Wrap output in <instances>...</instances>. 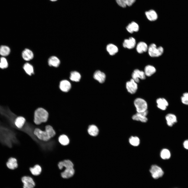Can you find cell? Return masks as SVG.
<instances>
[{"label":"cell","mask_w":188,"mask_h":188,"mask_svg":"<svg viewBox=\"0 0 188 188\" xmlns=\"http://www.w3.org/2000/svg\"><path fill=\"white\" fill-rule=\"evenodd\" d=\"M48 113L47 111L42 108H39L34 113V122L37 125L46 122L48 119Z\"/></svg>","instance_id":"6da1fadb"},{"label":"cell","mask_w":188,"mask_h":188,"mask_svg":"<svg viewBox=\"0 0 188 188\" xmlns=\"http://www.w3.org/2000/svg\"><path fill=\"white\" fill-rule=\"evenodd\" d=\"M148 52L149 56L152 57H157L161 55L163 52V48L160 46L157 47L154 43L150 44L148 47Z\"/></svg>","instance_id":"7a4b0ae2"},{"label":"cell","mask_w":188,"mask_h":188,"mask_svg":"<svg viewBox=\"0 0 188 188\" xmlns=\"http://www.w3.org/2000/svg\"><path fill=\"white\" fill-rule=\"evenodd\" d=\"M134 104L138 113H141L147 110L148 104L144 99L138 98L136 99L134 101Z\"/></svg>","instance_id":"3957f363"},{"label":"cell","mask_w":188,"mask_h":188,"mask_svg":"<svg viewBox=\"0 0 188 188\" xmlns=\"http://www.w3.org/2000/svg\"><path fill=\"white\" fill-rule=\"evenodd\" d=\"M33 133L38 139L43 141H48L51 138L47 131H43L38 128L34 130Z\"/></svg>","instance_id":"277c9868"},{"label":"cell","mask_w":188,"mask_h":188,"mask_svg":"<svg viewBox=\"0 0 188 188\" xmlns=\"http://www.w3.org/2000/svg\"><path fill=\"white\" fill-rule=\"evenodd\" d=\"M152 177L154 179H157L162 177L164 172L161 168L156 165H153L151 166L150 170Z\"/></svg>","instance_id":"5b68a950"},{"label":"cell","mask_w":188,"mask_h":188,"mask_svg":"<svg viewBox=\"0 0 188 188\" xmlns=\"http://www.w3.org/2000/svg\"><path fill=\"white\" fill-rule=\"evenodd\" d=\"M144 72L138 69L134 70L132 74V79L137 83L139 82V79L144 80L146 78Z\"/></svg>","instance_id":"8992f818"},{"label":"cell","mask_w":188,"mask_h":188,"mask_svg":"<svg viewBox=\"0 0 188 188\" xmlns=\"http://www.w3.org/2000/svg\"><path fill=\"white\" fill-rule=\"evenodd\" d=\"M126 87L128 92L131 94L135 93L138 89L137 83L132 79L126 83Z\"/></svg>","instance_id":"52a82bcc"},{"label":"cell","mask_w":188,"mask_h":188,"mask_svg":"<svg viewBox=\"0 0 188 188\" xmlns=\"http://www.w3.org/2000/svg\"><path fill=\"white\" fill-rule=\"evenodd\" d=\"M148 113L147 110L143 112H137L132 116V118L134 120L139 121L143 122H146L148 120L146 117Z\"/></svg>","instance_id":"ba28073f"},{"label":"cell","mask_w":188,"mask_h":188,"mask_svg":"<svg viewBox=\"0 0 188 188\" xmlns=\"http://www.w3.org/2000/svg\"><path fill=\"white\" fill-rule=\"evenodd\" d=\"M26 121L25 119L22 116H19L16 118L12 123L13 126L15 128L19 130L22 129Z\"/></svg>","instance_id":"9c48e42d"},{"label":"cell","mask_w":188,"mask_h":188,"mask_svg":"<svg viewBox=\"0 0 188 188\" xmlns=\"http://www.w3.org/2000/svg\"><path fill=\"white\" fill-rule=\"evenodd\" d=\"M22 181L24 184V188H33L35 183L33 179L28 176H24L22 178Z\"/></svg>","instance_id":"30bf717a"},{"label":"cell","mask_w":188,"mask_h":188,"mask_svg":"<svg viewBox=\"0 0 188 188\" xmlns=\"http://www.w3.org/2000/svg\"><path fill=\"white\" fill-rule=\"evenodd\" d=\"M136 44V40L135 38L131 37L128 39H125L124 40L123 46L124 48L131 49L135 47Z\"/></svg>","instance_id":"8fae6325"},{"label":"cell","mask_w":188,"mask_h":188,"mask_svg":"<svg viewBox=\"0 0 188 188\" xmlns=\"http://www.w3.org/2000/svg\"><path fill=\"white\" fill-rule=\"evenodd\" d=\"M157 107L160 109L164 110L168 105L167 100L164 98H159L156 100Z\"/></svg>","instance_id":"7c38bea8"},{"label":"cell","mask_w":188,"mask_h":188,"mask_svg":"<svg viewBox=\"0 0 188 188\" xmlns=\"http://www.w3.org/2000/svg\"><path fill=\"white\" fill-rule=\"evenodd\" d=\"M165 119L167 125L170 127L172 126L177 122V119L176 116L171 113L167 114L165 116Z\"/></svg>","instance_id":"4fadbf2b"},{"label":"cell","mask_w":188,"mask_h":188,"mask_svg":"<svg viewBox=\"0 0 188 188\" xmlns=\"http://www.w3.org/2000/svg\"><path fill=\"white\" fill-rule=\"evenodd\" d=\"M22 57L23 59L27 61L32 60L34 57L33 52L28 49H25L22 52Z\"/></svg>","instance_id":"5bb4252c"},{"label":"cell","mask_w":188,"mask_h":188,"mask_svg":"<svg viewBox=\"0 0 188 188\" xmlns=\"http://www.w3.org/2000/svg\"><path fill=\"white\" fill-rule=\"evenodd\" d=\"M48 63L50 66L57 67H58L60 65V61L57 57L53 56L49 58Z\"/></svg>","instance_id":"9a60e30c"},{"label":"cell","mask_w":188,"mask_h":188,"mask_svg":"<svg viewBox=\"0 0 188 188\" xmlns=\"http://www.w3.org/2000/svg\"><path fill=\"white\" fill-rule=\"evenodd\" d=\"M105 77V74L99 70L96 71L93 75L94 78L100 83H103L104 82Z\"/></svg>","instance_id":"2e32d148"},{"label":"cell","mask_w":188,"mask_h":188,"mask_svg":"<svg viewBox=\"0 0 188 188\" xmlns=\"http://www.w3.org/2000/svg\"><path fill=\"white\" fill-rule=\"evenodd\" d=\"M148 47L146 43L143 42H140L137 44L136 50L138 53L142 54L146 52L148 50Z\"/></svg>","instance_id":"e0dca14e"},{"label":"cell","mask_w":188,"mask_h":188,"mask_svg":"<svg viewBox=\"0 0 188 188\" xmlns=\"http://www.w3.org/2000/svg\"><path fill=\"white\" fill-rule=\"evenodd\" d=\"M59 87L62 91L67 92L69 91L70 89L71 85L70 83L68 80H63L60 82Z\"/></svg>","instance_id":"ac0fdd59"},{"label":"cell","mask_w":188,"mask_h":188,"mask_svg":"<svg viewBox=\"0 0 188 188\" xmlns=\"http://www.w3.org/2000/svg\"><path fill=\"white\" fill-rule=\"evenodd\" d=\"M59 169L61 170L63 167L65 168H73V164L70 160H66L59 162L58 165Z\"/></svg>","instance_id":"d6986e66"},{"label":"cell","mask_w":188,"mask_h":188,"mask_svg":"<svg viewBox=\"0 0 188 188\" xmlns=\"http://www.w3.org/2000/svg\"><path fill=\"white\" fill-rule=\"evenodd\" d=\"M74 172L73 168H65L63 172L61 173V176L63 178H68L73 176Z\"/></svg>","instance_id":"ffe728a7"},{"label":"cell","mask_w":188,"mask_h":188,"mask_svg":"<svg viewBox=\"0 0 188 188\" xmlns=\"http://www.w3.org/2000/svg\"><path fill=\"white\" fill-rule=\"evenodd\" d=\"M126 29L129 33H132L134 32H138L139 31V27L137 24L132 21L126 26Z\"/></svg>","instance_id":"44dd1931"},{"label":"cell","mask_w":188,"mask_h":188,"mask_svg":"<svg viewBox=\"0 0 188 188\" xmlns=\"http://www.w3.org/2000/svg\"><path fill=\"white\" fill-rule=\"evenodd\" d=\"M156 71V69L154 66L148 65L145 67L144 72L146 76L150 77L154 74Z\"/></svg>","instance_id":"7402d4cb"},{"label":"cell","mask_w":188,"mask_h":188,"mask_svg":"<svg viewBox=\"0 0 188 188\" xmlns=\"http://www.w3.org/2000/svg\"><path fill=\"white\" fill-rule=\"evenodd\" d=\"M145 14L147 19L150 21H155L157 18L158 16L156 13L152 10L146 12Z\"/></svg>","instance_id":"603a6c76"},{"label":"cell","mask_w":188,"mask_h":188,"mask_svg":"<svg viewBox=\"0 0 188 188\" xmlns=\"http://www.w3.org/2000/svg\"><path fill=\"white\" fill-rule=\"evenodd\" d=\"M7 165L8 167L10 169H15L18 166L17 160L14 158H10L7 163Z\"/></svg>","instance_id":"cb8c5ba5"},{"label":"cell","mask_w":188,"mask_h":188,"mask_svg":"<svg viewBox=\"0 0 188 188\" xmlns=\"http://www.w3.org/2000/svg\"><path fill=\"white\" fill-rule=\"evenodd\" d=\"M106 49L107 51L111 55H113L116 54L118 51V49L115 45L112 44H109L107 46Z\"/></svg>","instance_id":"d4e9b609"},{"label":"cell","mask_w":188,"mask_h":188,"mask_svg":"<svg viewBox=\"0 0 188 188\" xmlns=\"http://www.w3.org/2000/svg\"><path fill=\"white\" fill-rule=\"evenodd\" d=\"M88 132L91 136H95L98 134L99 130L96 126L94 125H92L90 126L89 127Z\"/></svg>","instance_id":"484cf974"},{"label":"cell","mask_w":188,"mask_h":188,"mask_svg":"<svg viewBox=\"0 0 188 188\" xmlns=\"http://www.w3.org/2000/svg\"><path fill=\"white\" fill-rule=\"evenodd\" d=\"M25 71L29 75H31L34 73V69L33 66L28 63H25L23 66Z\"/></svg>","instance_id":"4316f807"},{"label":"cell","mask_w":188,"mask_h":188,"mask_svg":"<svg viewBox=\"0 0 188 188\" xmlns=\"http://www.w3.org/2000/svg\"><path fill=\"white\" fill-rule=\"evenodd\" d=\"M58 140L60 143L63 146L68 145L69 142V140L68 137L64 134H62L59 136L58 138Z\"/></svg>","instance_id":"83f0119b"},{"label":"cell","mask_w":188,"mask_h":188,"mask_svg":"<svg viewBox=\"0 0 188 188\" xmlns=\"http://www.w3.org/2000/svg\"><path fill=\"white\" fill-rule=\"evenodd\" d=\"M30 170L32 174L36 176L39 175L42 171L41 168L38 164L35 165L33 167L30 168Z\"/></svg>","instance_id":"f1b7e54d"},{"label":"cell","mask_w":188,"mask_h":188,"mask_svg":"<svg viewBox=\"0 0 188 188\" xmlns=\"http://www.w3.org/2000/svg\"><path fill=\"white\" fill-rule=\"evenodd\" d=\"M81 77L80 74L77 71H72L70 73V79L72 81L78 82L80 80Z\"/></svg>","instance_id":"f546056e"},{"label":"cell","mask_w":188,"mask_h":188,"mask_svg":"<svg viewBox=\"0 0 188 188\" xmlns=\"http://www.w3.org/2000/svg\"><path fill=\"white\" fill-rule=\"evenodd\" d=\"M10 52V49L8 46L2 45L0 47V54L2 56H8Z\"/></svg>","instance_id":"4dcf8cb0"},{"label":"cell","mask_w":188,"mask_h":188,"mask_svg":"<svg viewBox=\"0 0 188 188\" xmlns=\"http://www.w3.org/2000/svg\"><path fill=\"white\" fill-rule=\"evenodd\" d=\"M160 157L164 160L168 159L171 157V153L167 149H162L160 152Z\"/></svg>","instance_id":"1f68e13d"},{"label":"cell","mask_w":188,"mask_h":188,"mask_svg":"<svg viewBox=\"0 0 188 188\" xmlns=\"http://www.w3.org/2000/svg\"><path fill=\"white\" fill-rule=\"evenodd\" d=\"M129 141L130 144L134 146H138L140 143V139L137 136H131L129 138Z\"/></svg>","instance_id":"d6a6232c"},{"label":"cell","mask_w":188,"mask_h":188,"mask_svg":"<svg viewBox=\"0 0 188 188\" xmlns=\"http://www.w3.org/2000/svg\"><path fill=\"white\" fill-rule=\"evenodd\" d=\"M45 130L48 133L49 136L52 138L56 134V133L53 128L51 126L48 125L45 127Z\"/></svg>","instance_id":"836d02e7"},{"label":"cell","mask_w":188,"mask_h":188,"mask_svg":"<svg viewBox=\"0 0 188 188\" xmlns=\"http://www.w3.org/2000/svg\"><path fill=\"white\" fill-rule=\"evenodd\" d=\"M8 66V64L6 59L4 57H2L0 58V68L4 69L7 68Z\"/></svg>","instance_id":"e575fe53"},{"label":"cell","mask_w":188,"mask_h":188,"mask_svg":"<svg viewBox=\"0 0 188 188\" xmlns=\"http://www.w3.org/2000/svg\"><path fill=\"white\" fill-rule=\"evenodd\" d=\"M181 102L184 104L188 105V92L183 93L181 97Z\"/></svg>","instance_id":"d590c367"},{"label":"cell","mask_w":188,"mask_h":188,"mask_svg":"<svg viewBox=\"0 0 188 188\" xmlns=\"http://www.w3.org/2000/svg\"><path fill=\"white\" fill-rule=\"evenodd\" d=\"M116 1L118 5L122 7L125 8L127 5L125 0H116Z\"/></svg>","instance_id":"8d00e7d4"},{"label":"cell","mask_w":188,"mask_h":188,"mask_svg":"<svg viewBox=\"0 0 188 188\" xmlns=\"http://www.w3.org/2000/svg\"><path fill=\"white\" fill-rule=\"evenodd\" d=\"M127 5L130 6L135 2L136 0H125Z\"/></svg>","instance_id":"74e56055"},{"label":"cell","mask_w":188,"mask_h":188,"mask_svg":"<svg viewBox=\"0 0 188 188\" xmlns=\"http://www.w3.org/2000/svg\"><path fill=\"white\" fill-rule=\"evenodd\" d=\"M183 145L185 149L188 150V140L184 141L183 143Z\"/></svg>","instance_id":"f35d334b"},{"label":"cell","mask_w":188,"mask_h":188,"mask_svg":"<svg viewBox=\"0 0 188 188\" xmlns=\"http://www.w3.org/2000/svg\"><path fill=\"white\" fill-rule=\"evenodd\" d=\"M50 0L51 1L54 2V1H56L57 0Z\"/></svg>","instance_id":"ab89813d"}]
</instances>
